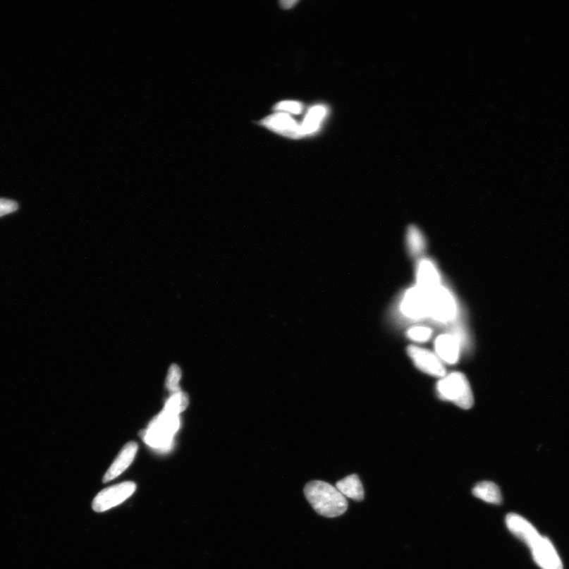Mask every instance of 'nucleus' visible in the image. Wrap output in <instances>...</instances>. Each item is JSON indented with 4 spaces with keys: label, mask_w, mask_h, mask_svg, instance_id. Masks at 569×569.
Masks as SVG:
<instances>
[{
    "label": "nucleus",
    "mask_w": 569,
    "mask_h": 569,
    "mask_svg": "<svg viewBox=\"0 0 569 569\" xmlns=\"http://www.w3.org/2000/svg\"><path fill=\"white\" fill-rule=\"evenodd\" d=\"M304 493L314 510L324 518H338L348 509V500L328 482H310L305 486Z\"/></svg>",
    "instance_id": "1"
},
{
    "label": "nucleus",
    "mask_w": 569,
    "mask_h": 569,
    "mask_svg": "<svg viewBox=\"0 0 569 569\" xmlns=\"http://www.w3.org/2000/svg\"><path fill=\"white\" fill-rule=\"evenodd\" d=\"M438 395L443 400L454 403L463 409H470L474 404L472 390L467 379L461 372H453L443 377L437 384Z\"/></svg>",
    "instance_id": "2"
},
{
    "label": "nucleus",
    "mask_w": 569,
    "mask_h": 569,
    "mask_svg": "<svg viewBox=\"0 0 569 569\" xmlns=\"http://www.w3.org/2000/svg\"><path fill=\"white\" fill-rule=\"evenodd\" d=\"M180 427L179 417L162 413L154 418L144 434L143 439L149 446L166 448L170 446L173 435Z\"/></svg>",
    "instance_id": "3"
},
{
    "label": "nucleus",
    "mask_w": 569,
    "mask_h": 569,
    "mask_svg": "<svg viewBox=\"0 0 569 569\" xmlns=\"http://www.w3.org/2000/svg\"><path fill=\"white\" fill-rule=\"evenodd\" d=\"M136 490L133 482H124L114 487L104 489L96 496L92 503L94 511L104 513L121 505L130 498Z\"/></svg>",
    "instance_id": "4"
},
{
    "label": "nucleus",
    "mask_w": 569,
    "mask_h": 569,
    "mask_svg": "<svg viewBox=\"0 0 569 569\" xmlns=\"http://www.w3.org/2000/svg\"><path fill=\"white\" fill-rule=\"evenodd\" d=\"M429 302V317L437 322L447 323L456 317L455 300L446 288L437 287L428 293Z\"/></svg>",
    "instance_id": "5"
},
{
    "label": "nucleus",
    "mask_w": 569,
    "mask_h": 569,
    "mask_svg": "<svg viewBox=\"0 0 569 569\" xmlns=\"http://www.w3.org/2000/svg\"><path fill=\"white\" fill-rule=\"evenodd\" d=\"M401 310L404 315L414 319L429 316V294L420 287L412 288L405 294Z\"/></svg>",
    "instance_id": "6"
},
{
    "label": "nucleus",
    "mask_w": 569,
    "mask_h": 569,
    "mask_svg": "<svg viewBox=\"0 0 569 569\" xmlns=\"http://www.w3.org/2000/svg\"><path fill=\"white\" fill-rule=\"evenodd\" d=\"M408 353L418 369L431 376L446 377V368H444L441 359L433 352L417 348L415 345H410L408 348Z\"/></svg>",
    "instance_id": "7"
},
{
    "label": "nucleus",
    "mask_w": 569,
    "mask_h": 569,
    "mask_svg": "<svg viewBox=\"0 0 569 569\" xmlns=\"http://www.w3.org/2000/svg\"><path fill=\"white\" fill-rule=\"evenodd\" d=\"M536 564L542 569H563L559 555L547 538L541 536L531 548Z\"/></svg>",
    "instance_id": "8"
},
{
    "label": "nucleus",
    "mask_w": 569,
    "mask_h": 569,
    "mask_svg": "<svg viewBox=\"0 0 569 569\" xmlns=\"http://www.w3.org/2000/svg\"><path fill=\"white\" fill-rule=\"evenodd\" d=\"M264 126L279 135L291 139L302 137L300 126L290 115L281 113L266 117L261 121Z\"/></svg>",
    "instance_id": "9"
},
{
    "label": "nucleus",
    "mask_w": 569,
    "mask_h": 569,
    "mask_svg": "<svg viewBox=\"0 0 569 569\" xmlns=\"http://www.w3.org/2000/svg\"><path fill=\"white\" fill-rule=\"evenodd\" d=\"M506 521L509 531L525 542L530 549L541 538L540 534L532 523L518 514H508Z\"/></svg>",
    "instance_id": "10"
},
{
    "label": "nucleus",
    "mask_w": 569,
    "mask_h": 569,
    "mask_svg": "<svg viewBox=\"0 0 569 569\" xmlns=\"http://www.w3.org/2000/svg\"><path fill=\"white\" fill-rule=\"evenodd\" d=\"M138 451V444L135 442H129L124 446L118 456L109 467L108 472L103 477V482L106 483L116 479L122 475L133 463Z\"/></svg>",
    "instance_id": "11"
},
{
    "label": "nucleus",
    "mask_w": 569,
    "mask_h": 569,
    "mask_svg": "<svg viewBox=\"0 0 569 569\" xmlns=\"http://www.w3.org/2000/svg\"><path fill=\"white\" fill-rule=\"evenodd\" d=\"M438 357L448 364H455L460 357L459 340L453 335H441L435 341Z\"/></svg>",
    "instance_id": "12"
},
{
    "label": "nucleus",
    "mask_w": 569,
    "mask_h": 569,
    "mask_svg": "<svg viewBox=\"0 0 569 569\" xmlns=\"http://www.w3.org/2000/svg\"><path fill=\"white\" fill-rule=\"evenodd\" d=\"M440 286V277L436 267L428 259L422 260L417 269V287L429 293Z\"/></svg>",
    "instance_id": "13"
},
{
    "label": "nucleus",
    "mask_w": 569,
    "mask_h": 569,
    "mask_svg": "<svg viewBox=\"0 0 569 569\" xmlns=\"http://www.w3.org/2000/svg\"><path fill=\"white\" fill-rule=\"evenodd\" d=\"M336 487L345 498H348L356 501H362L364 499L362 483L357 475L345 477L336 483Z\"/></svg>",
    "instance_id": "14"
},
{
    "label": "nucleus",
    "mask_w": 569,
    "mask_h": 569,
    "mask_svg": "<svg viewBox=\"0 0 569 569\" xmlns=\"http://www.w3.org/2000/svg\"><path fill=\"white\" fill-rule=\"evenodd\" d=\"M473 494L477 498L489 503L500 505L502 502V496L500 489L494 482H482L475 487Z\"/></svg>",
    "instance_id": "15"
},
{
    "label": "nucleus",
    "mask_w": 569,
    "mask_h": 569,
    "mask_svg": "<svg viewBox=\"0 0 569 569\" xmlns=\"http://www.w3.org/2000/svg\"><path fill=\"white\" fill-rule=\"evenodd\" d=\"M328 113L324 106H316L310 109L303 123L300 126L302 136L316 133Z\"/></svg>",
    "instance_id": "16"
},
{
    "label": "nucleus",
    "mask_w": 569,
    "mask_h": 569,
    "mask_svg": "<svg viewBox=\"0 0 569 569\" xmlns=\"http://www.w3.org/2000/svg\"><path fill=\"white\" fill-rule=\"evenodd\" d=\"M189 397L186 392L179 391L173 394L171 398L167 401L163 413L169 415L178 417L183 411L188 407Z\"/></svg>",
    "instance_id": "17"
},
{
    "label": "nucleus",
    "mask_w": 569,
    "mask_h": 569,
    "mask_svg": "<svg viewBox=\"0 0 569 569\" xmlns=\"http://www.w3.org/2000/svg\"><path fill=\"white\" fill-rule=\"evenodd\" d=\"M181 375L182 372L178 365L173 364L170 366L166 378V387L173 394L181 391L179 383Z\"/></svg>",
    "instance_id": "18"
},
{
    "label": "nucleus",
    "mask_w": 569,
    "mask_h": 569,
    "mask_svg": "<svg viewBox=\"0 0 569 569\" xmlns=\"http://www.w3.org/2000/svg\"><path fill=\"white\" fill-rule=\"evenodd\" d=\"M432 336V331L426 326H415L408 332V336L415 342H427Z\"/></svg>",
    "instance_id": "19"
},
{
    "label": "nucleus",
    "mask_w": 569,
    "mask_h": 569,
    "mask_svg": "<svg viewBox=\"0 0 569 569\" xmlns=\"http://www.w3.org/2000/svg\"><path fill=\"white\" fill-rule=\"evenodd\" d=\"M408 242L409 246L411 248L412 252L418 253L423 250L424 240L423 238L415 228H411L408 233Z\"/></svg>",
    "instance_id": "20"
},
{
    "label": "nucleus",
    "mask_w": 569,
    "mask_h": 569,
    "mask_svg": "<svg viewBox=\"0 0 569 569\" xmlns=\"http://www.w3.org/2000/svg\"><path fill=\"white\" fill-rule=\"evenodd\" d=\"M274 109L278 111H285V112L300 114L302 112L303 104L298 102L284 101L276 104Z\"/></svg>",
    "instance_id": "21"
},
{
    "label": "nucleus",
    "mask_w": 569,
    "mask_h": 569,
    "mask_svg": "<svg viewBox=\"0 0 569 569\" xmlns=\"http://www.w3.org/2000/svg\"><path fill=\"white\" fill-rule=\"evenodd\" d=\"M18 208L16 202L0 198V217L16 212Z\"/></svg>",
    "instance_id": "22"
},
{
    "label": "nucleus",
    "mask_w": 569,
    "mask_h": 569,
    "mask_svg": "<svg viewBox=\"0 0 569 569\" xmlns=\"http://www.w3.org/2000/svg\"><path fill=\"white\" fill-rule=\"evenodd\" d=\"M281 4H282L285 8H292L293 5L297 4V1H283Z\"/></svg>",
    "instance_id": "23"
}]
</instances>
